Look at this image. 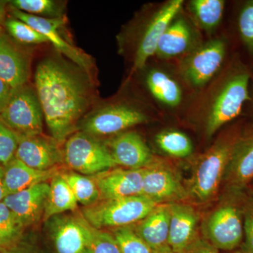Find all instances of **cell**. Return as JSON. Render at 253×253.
<instances>
[{"label": "cell", "instance_id": "cell-1", "mask_svg": "<svg viewBox=\"0 0 253 253\" xmlns=\"http://www.w3.org/2000/svg\"><path fill=\"white\" fill-rule=\"evenodd\" d=\"M89 76L75 63L56 56L44 58L37 66L35 89L51 136L60 144L77 131L92 102Z\"/></svg>", "mask_w": 253, "mask_h": 253}, {"label": "cell", "instance_id": "cell-2", "mask_svg": "<svg viewBox=\"0 0 253 253\" xmlns=\"http://www.w3.org/2000/svg\"><path fill=\"white\" fill-rule=\"evenodd\" d=\"M250 79L249 69L236 63L231 64L214 82L201 110L204 111L208 137L239 116L245 103L251 100Z\"/></svg>", "mask_w": 253, "mask_h": 253}, {"label": "cell", "instance_id": "cell-3", "mask_svg": "<svg viewBox=\"0 0 253 253\" xmlns=\"http://www.w3.org/2000/svg\"><path fill=\"white\" fill-rule=\"evenodd\" d=\"M184 1L169 0L145 8L127 34L131 52V74L140 71L156 54L165 30L181 12Z\"/></svg>", "mask_w": 253, "mask_h": 253}, {"label": "cell", "instance_id": "cell-4", "mask_svg": "<svg viewBox=\"0 0 253 253\" xmlns=\"http://www.w3.org/2000/svg\"><path fill=\"white\" fill-rule=\"evenodd\" d=\"M241 134L239 126H232L198 160L190 182V192L199 202L207 203L217 195L234 145Z\"/></svg>", "mask_w": 253, "mask_h": 253}, {"label": "cell", "instance_id": "cell-5", "mask_svg": "<svg viewBox=\"0 0 253 253\" xmlns=\"http://www.w3.org/2000/svg\"><path fill=\"white\" fill-rule=\"evenodd\" d=\"M158 204L145 196L100 200L81 208L83 217L92 227L113 229L134 225L146 217Z\"/></svg>", "mask_w": 253, "mask_h": 253}, {"label": "cell", "instance_id": "cell-6", "mask_svg": "<svg viewBox=\"0 0 253 253\" xmlns=\"http://www.w3.org/2000/svg\"><path fill=\"white\" fill-rule=\"evenodd\" d=\"M149 121V116L140 106L121 100L101 105L86 113L80 121L77 131L100 139L117 135Z\"/></svg>", "mask_w": 253, "mask_h": 253}, {"label": "cell", "instance_id": "cell-7", "mask_svg": "<svg viewBox=\"0 0 253 253\" xmlns=\"http://www.w3.org/2000/svg\"><path fill=\"white\" fill-rule=\"evenodd\" d=\"M64 166L73 172L95 176L118 167L105 141L77 131L63 145Z\"/></svg>", "mask_w": 253, "mask_h": 253}, {"label": "cell", "instance_id": "cell-8", "mask_svg": "<svg viewBox=\"0 0 253 253\" xmlns=\"http://www.w3.org/2000/svg\"><path fill=\"white\" fill-rule=\"evenodd\" d=\"M0 117L20 137L43 133V115L36 89L29 84L13 89Z\"/></svg>", "mask_w": 253, "mask_h": 253}, {"label": "cell", "instance_id": "cell-9", "mask_svg": "<svg viewBox=\"0 0 253 253\" xmlns=\"http://www.w3.org/2000/svg\"><path fill=\"white\" fill-rule=\"evenodd\" d=\"M239 200L221 204L205 222V236L218 251H234L242 244L245 204H241Z\"/></svg>", "mask_w": 253, "mask_h": 253}, {"label": "cell", "instance_id": "cell-10", "mask_svg": "<svg viewBox=\"0 0 253 253\" xmlns=\"http://www.w3.org/2000/svg\"><path fill=\"white\" fill-rule=\"evenodd\" d=\"M44 223L55 253H91V226L80 211L58 214Z\"/></svg>", "mask_w": 253, "mask_h": 253}, {"label": "cell", "instance_id": "cell-11", "mask_svg": "<svg viewBox=\"0 0 253 253\" xmlns=\"http://www.w3.org/2000/svg\"><path fill=\"white\" fill-rule=\"evenodd\" d=\"M226 53L225 42L214 39L199 44L181 57V77L195 89H201L218 73Z\"/></svg>", "mask_w": 253, "mask_h": 253}, {"label": "cell", "instance_id": "cell-12", "mask_svg": "<svg viewBox=\"0 0 253 253\" xmlns=\"http://www.w3.org/2000/svg\"><path fill=\"white\" fill-rule=\"evenodd\" d=\"M142 196L159 205L179 203L189 194L175 173L156 161L144 169Z\"/></svg>", "mask_w": 253, "mask_h": 253}, {"label": "cell", "instance_id": "cell-13", "mask_svg": "<svg viewBox=\"0 0 253 253\" xmlns=\"http://www.w3.org/2000/svg\"><path fill=\"white\" fill-rule=\"evenodd\" d=\"M14 17L27 23L32 28L43 35L51 42L60 54L71 60L72 63L85 71L90 76L93 68L92 61L87 54L68 42L59 33V28L64 25V17L45 18L26 14L23 11L11 8Z\"/></svg>", "mask_w": 253, "mask_h": 253}, {"label": "cell", "instance_id": "cell-14", "mask_svg": "<svg viewBox=\"0 0 253 253\" xmlns=\"http://www.w3.org/2000/svg\"><path fill=\"white\" fill-rule=\"evenodd\" d=\"M16 158L28 167L47 170L64 166L63 147L52 136L41 134L20 137Z\"/></svg>", "mask_w": 253, "mask_h": 253}, {"label": "cell", "instance_id": "cell-15", "mask_svg": "<svg viewBox=\"0 0 253 253\" xmlns=\"http://www.w3.org/2000/svg\"><path fill=\"white\" fill-rule=\"evenodd\" d=\"M117 166L138 169L148 167L156 160L140 134L126 131L105 141Z\"/></svg>", "mask_w": 253, "mask_h": 253}, {"label": "cell", "instance_id": "cell-16", "mask_svg": "<svg viewBox=\"0 0 253 253\" xmlns=\"http://www.w3.org/2000/svg\"><path fill=\"white\" fill-rule=\"evenodd\" d=\"M144 169L116 167L94 176L100 200L142 196Z\"/></svg>", "mask_w": 253, "mask_h": 253}, {"label": "cell", "instance_id": "cell-17", "mask_svg": "<svg viewBox=\"0 0 253 253\" xmlns=\"http://www.w3.org/2000/svg\"><path fill=\"white\" fill-rule=\"evenodd\" d=\"M168 246L175 253H189L197 242L199 214L189 205L170 204Z\"/></svg>", "mask_w": 253, "mask_h": 253}, {"label": "cell", "instance_id": "cell-18", "mask_svg": "<svg viewBox=\"0 0 253 253\" xmlns=\"http://www.w3.org/2000/svg\"><path fill=\"white\" fill-rule=\"evenodd\" d=\"M49 191V182L41 183L8 195L3 202L27 229L43 219Z\"/></svg>", "mask_w": 253, "mask_h": 253}, {"label": "cell", "instance_id": "cell-19", "mask_svg": "<svg viewBox=\"0 0 253 253\" xmlns=\"http://www.w3.org/2000/svg\"><path fill=\"white\" fill-rule=\"evenodd\" d=\"M198 43L196 31L180 13L173 18L158 42L156 54L161 59H171L187 54Z\"/></svg>", "mask_w": 253, "mask_h": 253}, {"label": "cell", "instance_id": "cell-20", "mask_svg": "<svg viewBox=\"0 0 253 253\" xmlns=\"http://www.w3.org/2000/svg\"><path fill=\"white\" fill-rule=\"evenodd\" d=\"M253 180V131L236 141L223 181L231 190L242 191Z\"/></svg>", "mask_w": 253, "mask_h": 253}, {"label": "cell", "instance_id": "cell-21", "mask_svg": "<svg viewBox=\"0 0 253 253\" xmlns=\"http://www.w3.org/2000/svg\"><path fill=\"white\" fill-rule=\"evenodd\" d=\"M29 76L28 54L3 32L0 34V79L14 89L27 84Z\"/></svg>", "mask_w": 253, "mask_h": 253}, {"label": "cell", "instance_id": "cell-22", "mask_svg": "<svg viewBox=\"0 0 253 253\" xmlns=\"http://www.w3.org/2000/svg\"><path fill=\"white\" fill-rule=\"evenodd\" d=\"M169 204L158 205L142 220L132 225L136 234L153 251L168 246L170 219Z\"/></svg>", "mask_w": 253, "mask_h": 253}, {"label": "cell", "instance_id": "cell-23", "mask_svg": "<svg viewBox=\"0 0 253 253\" xmlns=\"http://www.w3.org/2000/svg\"><path fill=\"white\" fill-rule=\"evenodd\" d=\"M4 168V184L7 196L41 183L49 182L55 175L64 169L60 167L39 170L28 167L16 158Z\"/></svg>", "mask_w": 253, "mask_h": 253}, {"label": "cell", "instance_id": "cell-24", "mask_svg": "<svg viewBox=\"0 0 253 253\" xmlns=\"http://www.w3.org/2000/svg\"><path fill=\"white\" fill-rule=\"evenodd\" d=\"M145 84L150 94L163 106L174 109L181 104L182 88L177 81L166 71L159 68L149 70L145 77Z\"/></svg>", "mask_w": 253, "mask_h": 253}, {"label": "cell", "instance_id": "cell-25", "mask_svg": "<svg viewBox=\"0 0 253 253\" xmlns=\"http://www.w3.org/2000/svg\"><path fill=\"white\" fill-rule=\"evenodd\" d=\"M61 172L49 181V194L43 214L44 222L58 214L78 211L77 199L68 183L61 176Z\"/></svg>", "mask_w": 253, "mask_h": 253}, {"label": "cell", "instance_id": "cell-26", "mask_svg": "<svg viewBox=\"0 0 253 253\" xmlns=\"http://www.w3.org/2000/svg\"><path fill=\"white\" fill-rule=\"evenodd\" d=\"M224 9L222 0H192L188 4V10L196 25L207 32L217 27Z\"/></svg>", "mask_w": 253, "mask_h": 253}, {"label": "cell", "instance_id": "cell-27", "mask_svg": "<svg viewBox=\"0 0 253 253\" xmlns=\"http://www.w3.org/2000/svg\"><path fill=\"white\" fill-rule=\"evenodd\" d=\"M61 174L72 190L78 204L88 207L99 201V188L94 176L84 175L67 168L63 169Z\"/></svg>", "mask_w": 253, "mask_h": 253}, {"label": "cell", "instance_id": "cell-28", "mask_svg": "<svg viewBox=\"0 0 253 253\" xmlns=\"http://www.w3.org/2000/svg\"><path fill=\"white\" fill-rule=\"evenodd\" d=\"M8 4L26 14L45 18H63L65 9L61 1L54 0H12Z\"/></svg>", "mask_w": 253, "mask_h": 253}, {"label": "cell", "instance_id": "cell-29", "mask_svg": "<svg viewBox=\"0 0 253 253\" xmlns=\"http://www.w3.org/2000/svg\"><path fill=\"white\" fill-rule=\"evenodd\" d=\"M156 142L163 152L174 158H186L193 151L189 136L176 130L161 131L156 136Z\"/></svg>", "mask_w": 253, "mask_h": 253}, {"label": "cell", "instance_id": "cell-30", "mask_svg": "<svg viewBox=\"0 0 253 253\" xmlns=\"http://www.w3.org/2000/svg\"><path fill=\"white\" fill-rule=\"evenodd\" d=\"M26 229L4 203H0V250L21 241Z\"/></svg>", "mask_w": 253, "mask_h": 253}, {"label": "cell", "instance_id": "cell-31", "mask_svg": "<svg viewBox=\"0 0 253 253\" xmlns=\"http://www.w3.org/2000/svg\"><path fill=\"white\" fill-rule=\"evenodd\" d=\"M4 28L12 39L20 44H40L49 42L41 33L14 16L6 18Z\"/></svg>", "mask_w": 253, "mask_h": 253}, {"label": "cell", "instance_id": "cell-32", "mask_svg": "<svg viewBox=\"0 0 253 253\" xmlns=\"http://www.w3.org/2000/svg\"><path fill=\"white\" fill-rule=\"evenodd\" d=\"M117 241L121 253H153V250L136 234L132 225L110 230Z\"/></svg>", "mask_w": 253, "mask_h": 253}, {"label": "cell", "instance_id": "cell-33", "mask_svg": "<svg viewBox=\"0 0 253 253\" xmlns=\"http://www.w3.org/2000/svg\"><path fill=\"white\" fill-rule=\"evenodd\" d=\"M20 136L0 117V165L5 167L16 158Z\"/></svg>", "mask_w": 253, "mask_h": 253}, {"label": "cell", "instance_id": "cell-34", "mask_svg": "<svg viewBox=\"0 0 253 253\" xmlns=\"http://www.w3.org/2000/svg\"><path fill=\"white\" fill-rule=\"evenodd\" d=\"M91 253H121L111 231L96 229L91 226Z\"/></svg>", "mask_w": 253, "mask_h": 253}, {"label": "cell", "instance_id": "cell-35", "mask_svg": "<svg viewBox=\"0 0 253 253\" xmlns=\"http://www.w3.org/2000/svg\"><path fill=\"white\" fill-rule=\"evenodd\" d=\"M239 31L245 45L253 54V0L246 2L240 12Z\"/></svg>", "mask_w": 253, "mask_h": 253}, {"label": "cell", "instance_id": "cell-36", "mask_svg": "<svg viewBox=\"0 0 253 253\" xmlns=\"http://www.w3.org/2000/svg\"><path fill=\"white\" fill-rule=\"evenodd\" d=\"M244 237L241 245L243 253H253V202L244 204Z\"/></svg>", "mask_w": 253, "mask_h": 253}, {"label": "cell", "instance_id": "cell-37", "mask_svg": "<svg viewBox=\"0 0 253 253\" xmlns=\"http://www.w3.org/2000/svg\"><path fill=\"white\" fill-rule=\"evenodd\" d=\"M0 253H41L37 246L23 238L18 243L0 250Z\"/></svg>", "mask_w": 253, "mask_h": 253}, {"label": "cell", "instance_id": "cell-38", "mask_svg": "<svg viewBox=\"0 0 253 253\" xmlns=\"http://www.w3.org/2000/svg\"><path fill=\"white\" fill-rule=\"evenodd\" d=\"M189 253H218V250L208 241L199 239Z\"/></svg>", "mask_w": 253, "mask_h": 253}, {"label": "cell", "instance_id": "cell-39", "mask_svg": "<svg viewBox=\"0 0 253 253\" xmlns=\"http://www.w3.org/2000/svg\"><path fill=\"white\" fill-rule=\"evenodd\" d=\"M13 89L2 80L0 79V113L2 112L9 101Z\"/></svg>", "mask_w": 253, "mask_h": 253}, {"label": "cell", "instance_id": "cell-40", "mask_svg": "<svg viewBox=\"0 0 253 253\" xmlns=\"http://www.w3.org/2000/svg\"><path fill=\"white\" fill-rule=\"evenodd\" d=\"M8 1H0V34L4 32V23L6 18V11H7Z\"/></svg>", "mask_w": 253, "mask_h": 253}, {"label": "cell", "instance_id": "cell-41", "mask_svg": "<svg viewBox=\"0 0 253 253\" xmlns=\"http://www.w3.org/2000/svg\"><path fill=\"white\" fill-rule=\"evenodd\" d=\"M7 196L4 184V168L0 165V203Z\"/></svg>", "mask_w": 253, "mask_h": 253}, {"label": "cell", "instance_id": "cell-42", "mask_svg": "<svg viewBox=\"0 0 253 253\" xmlns=\"http://www.w3.org/2000/svg\"><path fill=\"white\" fill-rule=\"evenodd\" d=\"M154 251L153 253H175L174 252H173L172 250L169 249V246H168V247L166 248H164V249L156 250V251Z\"/></svg>", "mask_w": 253, "mask_h": 253}, {"label": "cell", "instance_id": "cell-43", "mask_svg": "<svg viewBox=\"0 0 253 253\" xmlns=\"http://www.w3.org/2000/svg\"><path fill=\"white\" fill-rule=\"evenodd\" d=\"M230 253H243L241 252V251H232V252H231Z\"/></svg>", "mask_w": 253, "mask_h": 253}]
</instances>
